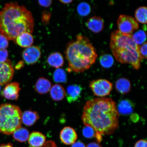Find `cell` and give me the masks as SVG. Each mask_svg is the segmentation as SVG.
I'll list each match as a JSON object with an SVG mask.
<instances>
[{
	"label": "cell",
	"mask_w": 147,
	"mask_h": 147,
	"mask_svg": "<svg viewBox=\"0 0 147 147\" xmlns=\"http://www.w3.org/2000/svg\"><path fill=\"white\" fill-rule=\"evenodd\" d=\"M119 114L116 104L111 98H98L88 100L84 105L82 119L84 125L94 130L97 143L103 136L114 133L119 126Z\"/></svg>",
	"instance_id": "1"
},
{
	"label": "cell",
	"mask_w": 147,
	"mask_h": 147,
	"mask_svg": "<svg viewBox=\"0 0 147 147\" xmlns=\"http://www.w3.org/2000/svg\"><path fill=\"white\" fill-rule=\"evenodd\" d=\"M34 20L32 13L17 3H6L0 11V33L14 41L23 32H34Z\"/></svg>",
	"instance_id": "2"
},
{
	"label": "cell",
	"mask_w": 147,
	"mask_h": 147,
	"mask_svg": "<svg viewBox=\"0 0 147 147\" xmlns=\"http://www.w3.org/2000/svg\"><path fill=\"white\" fill-rule=\"evenodd\" d=\"M66 58L68 62V71L76 73H82L95 63L97 55L96 49L90 40L81 34L67 46Z\"/></svg>",
	"instance_id": "3"
},
{
	"label": "cell",
	"mask_w": 147,
	"mask_h": 147,
	"mask_svg": "<svg viewBox=\"0 0 147 147\" xmlns=\"http://www.w3.org/2000/svg\"><path fill=\"white\" fill-rule=\"evenodd\" d=\"M110 47L117 61L130 64L134 69H139L142 59L140 54V46L133 41L131 34H123L119 30L114 31L111 34Z\"/></svg>",
	"instance_id": "4"
},
{
	"label": "cell",
	"mask_w": 147,
	"mask_h": 147,
	"mask_svg": "<svg viewBox=\"0 0 147 147\" xmlns=\"http://www.w3.org/2000/svg\"><path fill=\"white\" fill-rule=\"evenodd\" d=\"M22 113L17 106L5 103L0 105V133L12 134L21 127Z\"/></svg>",
	"instance_id": "5"
},
{
	"label": "cell",
	"mask_w": 147,
	"mask_h": 147,
	"mask_svg": "<svg viewBox=\"0 0 147 147\" xmlns=\"http://www.w3.org/2000/svg\"><path fill=\"white\" fill-rule=\"evenodd\" d=\"M117 23L119 30L124 34H132L139 28V24L136 20L132 16L126 15L119 16Z\"/></svg>",
	"instance_id": "6"
},
{
	"label": "cell",
	"mask_w": 147,
	"mask_h": 147,
	"mask_svg": "<svg viewBox=\"0 0 147 147\" xmlns=\"http://www.w3.org/2000/svg\"><path fill=\"white\" fill-rule=\"evenodd\" d=\"M113 84L105 79L92 81L90 87L95 96L104 97L110 94L113 89Z\"/></svg>",
	"instance_id": "7"
},
{
	"label": "cell",
	"mask_w": 147,
	"mask_h": 147,
	"mask_svg": "<svg viewBox=\"0 0 147 147\" xmlns=\"http://www.w3.org/2000/svg\"><path fill=\"white\" fill-rule=\"evenodd\" d=\"M14 71L10 60L0 63V86L7 84L13 78Z\"/></svg>",
	"instance_id": "8"
},
{
	"label": "cell",
	"mask_w": 147,
	"mask_h": 147,
	"mask_svg": "<svg viewBox=\"0 0 147 147\" xmlns=\"http://www.w3.org/2000/svg\"><path fill=\"white\" fill-rule=\"evenodd\" d=\"M41 51L37 46H32L26 48L23 51L22 57L25 63L32 65L36 63L41 56Z\"/></svg>",
	"instance_id": "9"
},
{
	"label": "cell",
	"mask_w": 147,
	"mask_h": 147,
	"mask_svg": "<svg viewBox=\"0 0 147 147\" xmlns=\"http://www.w3.org/2000/svg\"><path fill=\"white\" fill-rule=\"evenodd\" d=\"M21 90L19 83L16 82L7 84L3 89L2 95L5 98L9 100H17Z\"/></svg>",
	"instance_id": "10"
},
{
	"label": "cell",
	"mask_w": 147,
	"mask_h": 147,
	"mask_svg": "<svg viewBox=\"0 0 147 147\" xmlns=\"http://www.w3.org/2000/svg\"><path fill=\"white\" fill-rule=\"evenodd\" d=\"M78 137L75 130L70 127H65L62 129L60 133V140L66 145H72L76 142Z\"/></svg>",
	"instance_id": "11"
},
{
	"label": "cell",
	"mask_w": 147,
	"mask_h": 147,
	"mask_svg": "<svg viewBox=\"0 0 147 147\" xmlns=\"http://www.w3.org/2000/svg\"><path fill=\"white\" fill-rule=\"evenodd\" d=\"M82 88L80 85L75 84L68 86L66 92V97L69 103L75 102L80 98Z\"/></svg>",
	"instance_id": "12"
},
{
	"label": "cell",
	"mask_w": 147,
	"mask_h": 147,
	"mask_svg": "<svg viewBox=\"0 0 147 147\" xmlns=\"http://www.w3.org/2000/svg\"><path fill=\"white\" fill-rule=\"evenodd\" d=\"M86 25L88 29L91 32L98 33L103 29L104 22L102 18L99 16H94L88 20Z\"/></svg>",
	"instance_id": "13"
},
{
	"label": "cell",
	"mask_w": 147,
	"mask_h": 147,
	"mask_svg": "<svg viewBox=\"0 0 147 147\" xmlns=\"http://www.w3.org/2000/svg\"><path fill=\"white\" fill-rule=\"evenodd\" d=\"M45 136L40 132L34 131L29 135L28 143L30 147H41L46 142Z\"/></svg>",
	"instance_id": "14"
},
{
	"label": "cell",
	"mask_w": 147,
	"mask_h": 147,
	"mask_svg": "<svg viewBox=\"0 0 147 147\" xmlns=\"http://www.w3.org/2000/svg\"><path fill=\"white\" fill-rule=\"evenodd\" d=\"M14 41L20 47L27 48L32 46L34 43V38L31 33L23 32L18 35Z\"/></svg>",
	"instance_id": "15"
},
{
	"label": "cell",
	"mask_w": 147,
	"mask_h": 147,
	"mask_svg": "<svg viewBox=\"0 0 147 147\" xmlns=\"http://www.w3.org/2000/svg\"><path fill=\"white\" fill-rule=\"evenodd\" d=\"M134 105L131 101L129 99H124L119 101L117 109L121 115H126L131 114L134 111Z\"/></svg>",
	"instance_id": "16"
},
{
	"label": "cell",
	"mask_w": 147,
	"mask_h": 147,
	"mask_svg": "<svg viewBox=\"0 0 147 147\" xmlns=\"http://www.w3.org/2000/svg\"><path fill=\"white\" fill-rule=\"evenodd\" d=\"M39 118L37 112L31 110H27L22 114V123L27 126L33 125Z\"/></svg>",
	"instance_id": "17"
},
{
	"label": "cell",
	"mask_w": 147,
	"mask_h": 147,
	"mask_svg": "<svg viewBox=\"0 0 147 147\" xmlns=\"http://www.w3.org/2000/svg\"><path fill=\"white\" fill-rule=\"evenodd\" d=\"M51 82L47 79L41 78L38 79L34 86L35 90L40 94H45L50 91Z\"/></svg>",
	"instance_id": "18"
},
{
	"label": "cell",
	"mask_w": 147,
	"mask_h": 147,
	"mask_svg": "<svg viewBox=\"0 0 147 147\" xmlns=\"http://www.w3.org/2000/svg\"><path fill=\"white\" fill-rule=\"evenodd\" d=\"M51 98L55 101L61 100L66 95V91L63 86L59 84H56L51 87L50 90Z\"/></svg>",
	"instance_id": "19"
},
{
	"label": "cell",
	"mask_w": 147,
	"mask_h": 147,
	"mask_svg": "<svg viewBox=\"0 0 147 147\" xmlns=\"http://www.w3.org/2000/svg\"><path fill=\"white\" fill-rule=\"evenodd\" d=\"M115 88L117 91L121 94H126L131 90V83L127 79L119 78L115 82Z\"/></svg>",
	"instance_id": "20"
},
{
	"label": "cell",
	"mask_w": 147,
	"mask_h": 147,
	"mask_svg": "<svg viewBox=\"0 0 147 147\" xmlns=\"http://www.w3.org/2000/svg\"><path fill=\"white\" fill-rule=\"evenodd\" d=\"M47 62L51 67L59 68L63 65L64 58L61 53L55 52L49 55L47 59Z\"/></svg>",
	"instance_id": "21"
},
{
	"label": "cell",
	"mask_w": 147,
	"mask_h": 147,
	"mask_svg": "<svg viewBox=\"0 0 147 147\" xmlns=\"http://www.w3.org/2000/svg\"><path fill=\"white\" fill-rule=\"evenodd\" d=\"M12 134L14 139L21 142H26L28 140L29 136L28 130L21 127L16 129Z\"/></svg>",
	"instance_id": "22"
},
{
	"label": "cell",
	"mask_w": 147,
	"mask_h": 147,
	"mask_svg": "<svg viewBox=\"0 0 147 147\" xmlns=\"http://www.w3.org/2000/svg\"><path fill=\"white\" fill-rule=\"evenodd\" d=\"M136 20L139 22L143 24L147 23V9L146 7H140L135 12Z\"/></svg>",
	"instance_id": "23"
},
{
	"label": "cell",
	"mask_w": 147,
	"mask_h": 147,
	"mask_svg": "<svg viewBox=\"0 0 147 147\" xmlns=\"http://www.w3.org/2000/svg\"><path fill=\"white\" fill-rule=\"evenodd\" d=\"M131 37L133 41L138 45H143L146 39V32L143 30H139L134 34H131Z\"/></svg>",
	"instance_id": "24"
},
{
	"label": "cell",
	"mask_w": 147,
	"mask_h": 147,
	"mask_svg": "<svg viewBox=\"0 0 147 147\" xmlns=\"http://www.w3.org/2000/svg\"><path fill=\"white\" fill-rule=\"evenodd\" d=\"M53 79L56 82H66L67 80V74L64 69L60 68L57 69L53 75Z\"/></svg>",
	"instance_id": "25"
},
{
	"label": "cell",
	"mask_w": 147,
	"mask_h": 147,
	"mask_svg": "<svg viewBox=\"0 0 147 147\" xmlns=\"http://www.w3.org/2000/svg\"><path fill=\"white\" fill-rule=\"evenodd\" d=\"M100 62L101 65L103 67L105 68H109L113 65L114 60L111 55L104 54L100 57Z\"/></svg>",
	"instance_id": "26"
},
{
	"label": "cell",
	"mask_w": 147,
	"mask_h": 147,
	"mask_svg": "<svg viewBox=\"0 0 147 147\" xmlns=\"http://www.w3.org/2000/svg\"><path fill=\"white\" fill-rule=\"evenodd\" d=\"M77 11L79 14L80 16H86L90 13L91 7L87 3H79L77 7Z\"/></svg>",
	"instance_id": "27"
},
{
	"label": "cell",
	"mask_w": 147,
	"mask_h": 147,
	"mask_svg": "<svg viewBox=\"0 0 147 147\" xmlns=\"http://www.w3.org/2000/svg\"><path fill=\"white\" fill-rule=\"evenodd\" d=\"M82 134L84 137L87 139L95 138V133L94 130L89 126H85L82 129Z\"/></svg>",
	"instance_id": "28"
},
{
	"label": "cell",
	"mask_w": 147,
	"mask_h": 147,
	"mask_svg": "<svg viewBox=\"0 0 147 147\" xmlns=\"http://www.w3.org/2000/svg\"><path fill=\"white\" fill-rule=\"evenodd\" d=\"M8 45V40L3 35L0 34V49H5Z\"/></svg>",
	"instance_id": "29"
},
{
	"label": "cell",
	"mask_w": 147,
	"mask_h": 147,
	"mask_svg": "<svg viewBox=\"0 0 147 147\" xmlns=\"http://www.w3.org/2000/svg\"><path fill=\"white\" fill-rule=\"evenodd\" d=\"M147 42H145L141 47H140L139 52L140 54L142 59H146L147 58Z\"/></svg>",
	"instance_id": "30"
},
{
	"label": "cell",
	"mask_w": 147,
	"mask_h": 147,
	"mask_svg": "<svg viewBox=\"0 0 147 147\" xmlns=\"http://www.w3.org/2000/svg\"><path fill=\"white\" fill-rule=\"evenodd\" d=\"M8 56V51L7 49H0V63H3L6 61Z\"/></svg>",
	"instance_id": "31"
},
{
	"label": "cell",
	"mask_w": 147,
	"mask_h": 147,
	"mask_svg": "<svg viewBox=\"0 0 147 147\" xmlns=\"http://www.w3.org/2000/svg\"><path fill=\"white\" fill-rule=\"evenodd\" d=\"M134 147H147V141L146 140L141 139L135 143Z\"/></svg>",
	"instance_id": "32"
},
{
	"label": "cell",
	"mask_w": 147,
	"mask_h": 147,
	"mask_svg": "<svg viewBox=\"0 0 147 147\" xmlns=\"http://www.w3.org/2000/svg\"><path fill=\"white\" fill-rule=\"evenodd\" d=\"M52 1L47 0V1H38V4L41 6L45 7H49L50 6L52 3Z\"/></svg>",
	"instance_id": "33"
},
{
	"label": "cell",
	"mask_w": 147,
	"mask_h": 147,
	"mask_svg": "<svg viewBox=\"0 0 147 147\" xmlns=\"http://www.w3.org/2000/svg\"><path fill=\"white\" fill-rule=\"evenodd\" d=\"M41 147H57L56 143L52 141H48L46 142Z\"/></svg>",
	"instance_id": "34"
},
{
	"label": "cell",
	"mask_w": 147,
	"mask_h": 147,
	"mask_svg": "<svg viewBox=\"0 0 147 147\" xmlns=\"http://www.w3.org/2000/svg\"><path fill=\"white\" fill-rule=\"evenodd\" d=\"M71 147H86V146L84 143L78 141L74 143Z\"/></svg>",
	"instance_id": "35"
},
{
	"label": "cell",
	"mask_w": 147,
	"mask_h": 147,
	"mask_svg": "<svg viewBox=\"0 0 147 147\" xmlns=\"http://www.w3.org/2000/svg\"><path fill=\"white\" fill-rule=\"evenodd\" d=\"M130 119L133 122H137L139 120V115L136 113H134L131 115Z\"/></svg>",
	"instance_id": "36"
},
{
	"label": "cell",
	"mask_w": 147,
	"mask_h": 147,
	"mask_svg": "<svg viewBox=\"0 0 147 147\" xmlns=\"http://www.w3.org/2000/svg\"><path fill=\"white\" fill-rule=\"evenodd\" d=\"M87 147H102L99 143L97 142H92L88 144Z\"/></svg>",
	"instance_id": "37"
},
{
	"label": "cell",
	"mask_w": 147,
	"mask_h": 147,
	"mask_svg": "<svg viewBox=\"0 0 147 147\" xmlns=\"http://www.w3.org/2000/svg\"><path fill=\"white\" fill-rule=\"evenodd\" d=\"M72 0H60V1L62 3H64V4H69L72 2Z\"/></svg>",
	"instance_id": "38"
},
{
	"label": "cell",
	"mask_w": 147,
	"mask_h": 147,
	"mask_svg": "<svg viewBox=\"0 0 147 147\" xmlns=\"http://www.w3.org/2000/svg\"><path fill=\"white\" fill-rule=\"evenodd\" d=\"M0 147H13V145L10 143L5 144H2L0 146Z\"/></svg>",
	"instance_id": "39"
},
{
	"label": "cell",
	"mask_w": 147,
	"mask_h": 147,
	"mask_svg": "<svg viewBox=\"0 0 147 147\" xmlns=\"http://www.w3.org/2000/svg\"><path fill=\"white\" fill-rule=\"evenodd\" d=\"M1 86H0V90H1Z\"/></svg>",
	"instance_id": "40"
}]
</instances>
